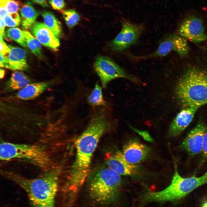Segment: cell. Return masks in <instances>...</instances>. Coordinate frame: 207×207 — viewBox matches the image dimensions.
<instances>
[{
  "mask_svg": "<svg viewBox=\"0 0 207 207\" xmlns=\"http://www.w3.org/2000/svg\"><path fill=\"white\" fill-rule=\"evenodd\" d=\"M51 83L49 82L30 83L20 89L17 93L16 96L23 100L32 99L39 96L49 87Z\"/></svg>",
  "mask_w": 207,
  "mask_h": 207,
  "instance_id": "cell-17",
  "label": "cell"
},
{
  "mask_svg": "<svg viewBox=\"0 0 207 207\" xmlns=\"http://www.w3.org/2000/svg\"><path fill=\"white\" fill-rule=\"evenodd\" d=\"M110 122L106 113H97L76 139V158L64 187L66 196L70 200H74L86 181L93 155L101 137L111 126Z\"/></svg>",
  "mask_w": 207,
  "mask_h": 207,
  "instance_id": "cell-1",
  "label": "cell"
},
{
  "mask_svg": "<svg viewBox=\"0 0 207 207\" xmlns=\"http://www.w3.org/2000/svg\"><path fill=\"white\" fill-rule=\"evenodd\" d=\"M206 125L198 123L190 130L180 145V147L190 155L195 156L202 152Z\"/></svg>",
  "mask_w": 207,
  "mask_h": 207,
  "instance_id": "cell-11",
  "label": "cell"
},
{
  "mask_svg": "<svg viewBox=\"0 0 207 207\" xmlns=\"http://www.w3.org/2000/svg\"><path fill=\"white\" fill-rule=\"evenodd\" d=\"M31 80L25 74L22 72H13L9 80L7 83L5 88L8 91L21 89L30 83Z\"/></svg>",
  "mask_w": 207,
  "mask_h": 207,
  "instance_id": "cell-19",
  "label": "cell"
},
{
  "mask_svg": "<svg viewBox=\"0 0 207 207\" xmlns=\"http://www.w3.org/2000/svg\"><path fill=\"white\" fill-rule=\"evenodd\" d=\"M36 3L43 7H47L49 6L47 0H32Z\"/></svg>",
  "mask_w": 207,
  "mask_h": 207,
  "instance_id": "cell-33",
  "label": "cell"
},
{
  "mask_svg": "<svg viewBox=\"0 0 207 207\" xmlns=\"http://www.w3.org/2000/svg\"><path fill=\"white\" fill-rule=\"evenodd\" d=\"M175 90L177 98L185 108L207 104V66L200 64L186 66Z\"/></svg>",
  "mask_w": 207,
  "mask_h": 207,
  "instance_id": "cell-3",
  "label": "cell"
},
{
  "mask_svg": "<svg viewBox=\"0 0 207 207\" xmlns=\"http://www.w3.org/2000/svg\"><path fill=\"white\" fill-rule=\"evenodd\" d=\"M22 32L28 47L34 55L38 57H41L42 55L41 52V43L28 31L23 30Z\"/></svg>",
  "mask_w": 207,
  "mask_h": 207,
  "instance_id": "cell-21",
  "label": "cell"
},
{
  "mask_svg": "<svg viewBox=\"0 0 207 207\" xmlns=\"http://www.w3.org/2000/svg\"><path fill=\"white\" fill-rule=\"evenodd\" d=\"M20 11L22 28L25 30L30 29L36 22L38 12L29 3L22 4Z\"/></svg>",
  "mask_w": 207,
  "mask_h": 207,
  "instance_id": "cell-18",
  "label": "cell"
},
{
  "mask_svg": "<svg viewBox=\"0 0 207 207\" xmlns=\"http://www.w3.org/2000/svg\"><path fill=\"white\" fill-rule=\"evenodd\" d=\"M0 34L3 38L5 36V28L6 26L3 18L0 17Z\"/></svg>",
  "mask_w": 207,
  "mask_h": 207,
  "instance_id": "cell-32",
  "label": "cell"
},
{
  "mask_svg": "<svg viewBox=\"0 0 207 207\" xmlns=\"http://www.w3.org/2000/svg\"><path fill=\"white\" fill-rule=\"evenodd\" d=\"M150 148L134 139L129 141L124 146L122 153L127 161L129 163L137 165L143 161L149 155Z\"/></svg>",
  "mask_w": 207,
  "mask_h": 207,
  "instance_id": "cell-13",
  "label": "cell"
},
{
  "mask_svg": "<svg viewBox=\"0 0 207 207\" xmlns=\"http://www.w3.org/2000/svg\"><path fill=\"white\" fill-rule=\"evenodd\" d=\"M8 13L7 11L5 8L0 7V17L4 18Z\"/></svg>",
  "mask_w": 207,
  "mask_h": 207,
  "instance_id": "cell-34",
  "label": "cell"
},
{
  "mask_svg": "<svg viewBox=\"0 0 207 207\" xmlns=\"http://www.w3.org/2000/svg\"><path fill=\"white\" fill-rule=\"evenodd\" d=\"M143 30L141 25L124 20L121 31L110 43L111 49L118 52L126 50L137 43Z\"/></svg>",
  "mask_w": 207,
  "mask_h": 207,
  "instance_id": "cell-10",
  "label": "cell"
},
{
  "mask_svg": "<svg viewBox=\"0 0 207 207\" xmlns=\"http://www.w3.org/2000/svg\"><path fill=\"white\" fill-rule=\"evenodd\" d=\"M30 29L32 34L41 44L54 49L59 47L58 38L44 23L36 22Z\"/></svg>",
  "mask_w": 207,
  "mask_h": 207,
  "instance_id": "cell-15",
  "label": "cell"
},
{
  "mask_svg": "<svg viewBox=\"0 0 207 207\" xmlns=\"http://www.w3.org/2000/svg\"><path fill=\"white\" fill-rule=\"evenodd\" d=\"M177 33L187 40L195 43L207 41L204 20L197 15L187 16L180 24Z\"/></svg>",
  "mask_w": 207,
  "mask_h": 207,
  "instance_id": "cell-9",
  "label": "cell"
},
{
  "mask_svg": "<svg viewBox=\"0 0 207 207\" xmlns=\"http://www.w3.org/2000/svg\"><path fill=\"white\" fill-rule=\"evenodd\" d=\"M0 53L3 55H4L9 52V47L5 43L4 41L3 37L0 35Z\"/></svg>",
  "mask_w": 207,
  "mask_h": 207,
  "instance_id": "cell-30",
  "label": "cell"
},
{
  "mask_svg": "<svg viewBox=\"0 0 207 207\" xmlns=\"http://www.w3.org/2000/svg\"><path fill=\"white\" fill-rule=\"evenodd\" d=\"M199 108L197 106L187 107L181 111L170 125L168 135L175 137L181 135L192 122L196 112Z\"/></svg>",
  "mask_w": 207,
  "mask_h": 207,
  "instance_id": "cell-14",
  "label": "cell"
},
{
  "mask_svg": "<svg viewBox=\"0 0 207 207\" xmlns=\"http://www.w3.org/2000/svg\"><path fill=\"white\" fill-rule=\"evenodd\" d=\"M0 55V67L12 70V67L7 58L1 54Z\"/></svg>",
  "mask_w": 207,
  "mask_h": 207,
  "instance_id": "cell-31",
  "label": "cell"
},
{
  "mask_svg": "<svg viewBox=\"0 0 207 207\" xmlns=\"http://www.w3.org/2000/svg\"><path fill=\"white\" fill-rule=\"evenodd\" d=\"M8 52L4 55L8 60L12 70H25L28 67L26 54L24 50L18 47L8 45Z\"/></svg>",
  "mask_w": 207,
  "mask_h": 207,
  "instance_id": "cell-16",
  "label": "cell"
},
{
  "mask_svg": "<svg viewBox=\"0 0 207 207\" xmlns=\"http://www.w3.org/2000/svg\"><path fill=\"white\" fill-rule=\"evenodd\" d=\"M87 101L93 106H105L106 103L103 99L101 87L97 83L88 98Z\"/></svg>",
  "mask_w": 207,
  "mask_h": 207,
  "instance_id": "cell-22",
  "label": "cell"
},
{
  "mask_svg": "<svg viewBox=\"0 0 207 207\" xmlns=\"http://www.w3.org/2000/svg\"><path fill=\"white\" fill-rule=\"evenodd\" d=\"M62 16L67 26L72 28L77 25L80 20L78 13L73 9H68L64 11Z\"/></svg>",
  "mask_w": 207,
  "mask_h": 207,
  "instance_id": "cell-24",
  "label": "cell"
},
{
  "mask_svg": "<svg viewBox=\"0 0 207 207\" xmlns=\"http://www.w3.org/2000/svg\"><path fill=\"white\" fill-rule=\"evenodd\" d=\"M0 158L3 161H23L47 170L51 161L45 150L38 145L18 143L2 141L0 145Z\"/></svg>",
  "mask_w": 207,
  "mask_h": 207,
  "instance_id": "cell-6",
  "label": "cell"
},
{
  "mask_svg": "<svg viewBox=\"0 0 207 207\" xmlns=\"http://www.w3.org/2000/svg\"><path fill=\"white\" fill-rule=\"evenodd\" d=\"M42 15L44 23L49 28L57 38L62 35V26L60 22L51 12L45 11Z\"/></svg>",
  "mask_w": 207,
  "mask_h": 207,
  "instance_id": "cell-20",
  "label": "cell"
},
{
  "mask_svg": "<svg viewBox=\"0 0 207 207\" xmlns=\"http://www.w3.org/2000/svg\"><path fill=\"white\" fill-rule=\"evenodd\" d=\"M207 184V171L200 177H183L179 174L175 164L174 173L170 185L161 191L148 192L144 195L143 200L146 202L179 201L196 188Z\"/></svg>",
  "mask_w": 207,
  "mask_h": 207,
  "instance_id": "cell-5",
  "label": "cell"
},
{
  "mask_svg": "<svg viewBox=\"0 0 207 207\" xmlns=\"http://www.w3.org/2000/svg\"><path fill=\"white\" fill-rule=\"evenodd\" d=\"M129 126L131 129L141 136L145 140L151 142L153 141V139L147 131L140 130L131 126L129 125Z\"/></svg>",
  "mask_w": 207,
  "mask_h": 207,
  "instance_id": "cell-28",
  "label": "cell"
},
{
  "mask_svg": "<svg viewBox=\"0 0 207 207\" xmlns=\"http://www.w3.org/2000/svg\"><path fill=\"white\" fill-rule=\"evenodd\" d=\"M22 4L15 0H0V7L5 8L8 13L18 12Z\"/></svg>",
  "mask_w": 207,
  "mask_h": 207,
  "instance_id": "cell-25",
  "label": "cell"
},
{
  "mask_svg": "<svg viewBox=\"0 0 207 207\" xmlns=\"http://www.w3.org/2000/svg\"><path fill=\"white\" fill-rule=\"evenodd\" d=\"M6 26L14 28L19 26L21 18L18 12L8 13L3 18Z\"/></svg>",
  "mask_w": 207,
  "mask_h": 207,
  "instance_id": "cell-26",
  "label": "cell"
},
{
  "mask_svg": "<svg viewBox=\"0 0 207 207\" xmlns=\"http://www.w3.org/2000/svg\"><path fill=\"white\" fill-rule=\"evenodd\" d=\"M94 67L104 88L110 81L117 78H125L133 82L138 81L135 78L106 57L100 56L97 57L94 62Z\"/></svg>",
  "mask_w": 207,
  "mask_h": 207,
  "instance_id": "cell-8",
  "label": "cell"
},
{
  "mask_svg": "<svg viewBox=\"0 0 207 207\" xmlns=\"http://www.w3.org/2000/svg\"><path fill=\"white\" fill-rule=\"evenodd\" d=\"M204 159L207 160V125H206L204 135V141L202 152Z\"/></svg>",
  "mask_w": 207,
  "mask_h": 207,
  "instance_id": "cell-29",
  "label": "cell"
},
{
  "mask_svg": "<svg viewBox=\"0 0 207 207\" xmlns=\"http://www.w3.org/2000/svg\"><path fill=\"white\" fill-rule=\"evenodd\" d=\"M105 162L106 166L120 175L133 176L138 173V166L129 163L118 150L108 153Z\"/></svg>",
  "mask_w": 207,
  "mask_h": 207,
  "instance_id": "cell-12",
  "label": "cell"
},
{
  "mask_svg": "<svg viewBox=\"0 0 207 207\" xmlns=\"http://www.w3.org/2000/svg\"><path fill=\"white\" fill-rule=\"evenodd\" d=\"M49 3L53 9L58 11L62 10L66 6L64 0H49Z\"/></svg>",
  "mask_w": 207,
  "mask_h": 207,
  "instance_id": "cell-27",
  "label": "cell"
},
{
  "mask_svg": "<svg viewBox=\"0 0 207 207\" xmlns=\"http://www.w3.org/2000/svg\"><path fill=\"white\" fill-rule=\"evenodd\" d=\"M172 51H175L181 57L188 55L190 48L187 40L177 33L166 36L154 52L147 55L136 57L141 59L165 56Z\"/></svg>",
  "mask_w": 207,
  "mask_h": 207,
  "instance_id": "cell-7",
  "label": "cell"
},
{
  "mask_svg": "<svg viewBox=\"0 0 207 207\" xmlns=\"http://www.w3.org/2000/svg\"><path fill=\"white\" fill-rule=\"evenodd\" d=\"M60 172L59 168H51L31 179L7 171L4 176L25 191L34 207H55Z\"/></svg>",
  "mask_w": 207,
  "mask_h": 207,
  "instance_id": "cell-2",
  "label": "cell"
},
{
  "mask_svg": "<svg viewBox=\"0 0 207 207\" xmlns=\"http://www.w3.org/2000/svg\"><path fill=\"white\" fill-rule=\"evenodd\" d=\"M86 181L89 196L97 203L108 205L117 199L122 179L120 175L107 166L98 167L90 171Z\"/></svg>",
  "mask_w": 207,
  "mask_h": 207,
  "instance_id": "cell-4",
  "label": "cell"
},
{
  "mask_svg": "<svg viewBox=\"0 0 207 207\" xmlns=\"http://www.w3.org/2000/svg\"><path fill=\"white\" fill-rule=\"evenodd\" d=\"M7 36L22 46L27 48V45L23 36L22 30L18 28H8L6 30Z\"/></svg>",
  "mask_w": 207,
  "mask_h": 207,
  "instance_id": "cell-23",
  "label": "cell"
},
{
  "mask_svg": "<svg viewBox=\"0 0 207 207\" xmlns=\"http://www.w3.org/2000/svg\"><path fill=\"white\" fill-rule=\"evenodd\" d=\"M0 78H3L4 76L5 75V70L1 68L0 69Z\"/></svg>",
  "mask_w": 207,
  "mask_h": 207,
  "instance_id": "cell-36",
  "label": "cell"
},
{
  "mask_svg": "<svg viewBox=\"0 0 207 207\" xmlns=\"http://www.w3.org/2000/svg\"><path fill=\"white\" fill-rule=\"evenodd\" d=\"M201 207H207V198L202 199L201 202Z\"/></svg>",
  "mask_w": 207,
  "mask_h": 207,
  "instance_id": "cell-35",
  "label": "cell"
}]
</instances>
